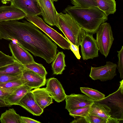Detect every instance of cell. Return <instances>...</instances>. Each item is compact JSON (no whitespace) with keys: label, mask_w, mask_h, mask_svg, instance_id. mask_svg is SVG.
Wrapping results in <instances>:
<instances>
[{"label":"cell","mask_w":123,"mask_h":123,"mask_svg":"<svg viewBox=\"0 0 123 123\" xmlns=\"http://www.w3.org/2000/svg\"><path fill=\"white\" fill-rule=\"evenodd\" d=\"M38 28L25 21L3 22L0 23V40L14 41L35 56L43 58L50 64L57 54V46Z\"/></svg>","instance_id":"6da1fadb"},{"label":"cell","mask_w":123,"mask_h":123,"mask_svg":"<svg viewBox=\"0 0 123 123\" xmlns=\"http://www.w3.org/2000/svg\"><path fill=\"white\" fill-rule=\"evenodd\" d=\"M86 33L94 34L100 26L108 20V16L98 7H79L68 6L65 9Z\"/></svg>","instance_id":"7a4b0ae2"},{"label":"cell","mask_w":123,"mask_h":123,"mask_svg":"<svg viewBox=\"0 0 123 123\" xmlns=\"http://www.w3.org/2000/svg\"><path fill=\"white\" fill-rule=\"evenodd\" d=\"M56 27L63 33L67 40L79 47L85 31L68 13H58Z\"/></svg>","instance_id":"3957f363"},{"label":"cell","mask_w":123,"mask_h":123,"mask_svg":"<svg viewBox=\"0 0 123 123\" xmlns=\"http://www.w3.org/2000/svg\"><path fill=\"white\" fill-rule=\"evenodd\" d=\"M122 80L118 90L106 98L94 102L106 105L110 109V117L120 121L123 120V88Z\"/></svg>","instance_id":"277c9868"},{"label":"cell","mask_w":123,"mask_h":123,"mask_svg":"<svg viewBox=\"0 0 123 123\" xmlns=\"http://www.w3.org/2000/svg\"><path fill=\"white\" fill-rule=\"evenodd\" d=\"M25 18L43 31L60 47L64 49H70V44L68 40L61 34L47 25L38 15H26Z\"/></svg>","instance_id":"5b68a950"},{"label":"cell","mask_w":123,"mask_h":123,"mask_svg":"<svg viewBox=\"0 0 123 123\" xmlns=\"http://www.w3.org/2000/svg\"><path fill=\"white\" fill-rule=\"evenodd\" d=\"M96 33V41L99 50L106 58L114 40L110 25L107 22L102 24Z\"/></svg>","instance_id":"8992f818"},{"label":"cell","mask_w":123,"mask_h":123,"mask_svg":"<svg viewBox=\"0 0 123 123\" xmlns=\"http://www.w3.org/2000/svg\"><path fill=\"white\" fill-rule=\"evenodd\" d=\"M117 65L110 62H107L105 65L98 67L91 66L89 77L95 80H97L102 81L112 79L116 75Z\"/></svg>","instance_id":"52a82bcc"},{"label":"cell","mask_w":123,"mask_h":123,"mask_svg":"<svg viewBox=\"0 0 123 123\" xmlns=\"http://www.w3.org/2000/svg\"><path fill=\"white\" fill-rule=\"evenodd\" d=\"M93 35L86 33L83 36L80 45L83 60L93 59L98 56L99 49Z\"/></svg>","instance_id":"ba28073f"},{"label":"cell","mask_w":123,"mask_h":123,"mask_svg":"<svg viewBox=\"0 0 123 123\" xmlns=\"http://www.w3.org/2000/svg\"><path fill=\"white\" fill-rule=\"evenodd\" d=\"M41 11V15L45 22L51 26L57 24L58 12L52 0H38Z\"/></svg>","instance_id":"9c48e42d"},{"label":"cell","mask_w":123,"mask_h":123,"mask_svg":"<svg viewBox=\"0 0 123 123\" xmlns=\"http://www.w3.org/2000/svg\"><path fill=\"white\" fill-rule=\"evenodd\" d=\"M12 56L15 60L24 65L35 62L32 56L24 48L14 41L9 44Z\"/></svg>","instance_id":"30bf717a"},{"label":"cell","mask_w":123,"mask_h":123,"mask_svg":"<svg viewBox=\"0 0 123 123\" xmlns=\"http://www.w3.org/2000/svg\"><path fill=\"white\" fill-rule=\"evenodd\" d=\"M11 5L20 9L30 16L41 15V11L37 0H11Z\"/></svg>","instance_id":"8fae6325"},{"label":"cell","mask_w":123,"mask_h":123,"mask_svg":"<svg viewBox=\"0 0 123 123\" xmlns=\"http://www.w3.org/2000/svg\"><path fill=\"white\" fill-rule=\"evenodd\" d=\"M65 100V108L68 111L91 105L94 102V101L91 100L86 95L80 94L73 93L67 95Z\"/></svg>","instance_id":"7c38bea8"},{"label":"cell","mask_w":123,"mask_h":123,"mask_svg":"<svg viewBox=\"0 0 123 123\" xmlns=\"http://www.w3.org/2000/svg\"><path fill=\"white\" fill-rule=\"evenodd\" d=\"M46 89L52 98L58 103L65 99L66 95L63 87L57 79L51 78L46 80Z\"/></svg>","instance_id":"4fadbf2b"},{"label":"cell","mask_w":123,"mask_h":123,"mask_svg":"<svg viewBox=\"0 0 123 123\" xmlns=\"http://www.w3.org/2000/svg\"><path fill=\"white\" fill-rule=\"evenodd\" d=\"M26 16L25 14L22 10L11 5L0 6V23L22 19L25 18Z\"/></svg>","instance_id":"5bb4252c"},{"label":"cell","mask_w":123,"mask_h":123,"mask_svg":"<svg viewBox=\"0 0 123 123\" xmlns=\"http://www.w3.org/2000/svg\"><path fill=\"white\" fill-rule=\"evenodd\" d=\"M21 79L24 85L33 89L40 88L46 84V78L43 77L30 70L25 69L23 71Z\"/></svg>","instance_id":"9a60e30c"},{"label":"cell","mask_w":123,"mask_h":123,"mask_svg":"<svg viewBox=\"0 0 123 123\" xmlns=\"http://www.w3.org/2000/svg\"><path fill=\"white\" fill-rule=\"evenodd\" d=\"M34 115L40 116L43 112L36 102L32 93L30 91L27 93L18 104Z\"/></svg>","instance_id":"2e32d148"},{"label":"cell","mask_w":123,"mask_h":123,"mask_svg":"<svg viewBox=\"0 0 123 123\" xmlns=\"http://www.w3.org/2000/svg\"><path fill=\"white\" fill-rule=\"evenodd\" d=\"M110 109L106 105L94 102L90 106L89 114L94 115L108 120V123H119L118 121L111 117Z\"/></svg>","instance_id":"e0dca14e"},{"label":"cell","mask_w":123,"mask_h":123,"mask_svg":"<svg viewBox=\"0 0 123 123\" xmlns=\"http://www.w3.org/2000/svg\"><path fill=\"white\" fill-rule=\"evenodd\" d=\"M31 91L37 103L43 110L53 103L51 96L46 88H38Z\"/></svg>","instance_id":"ac0fdd59"},{"label":"cell","mask_w":123,"mask_h":123,"mask_svg":"<svg viewBox=\"0 0 123 123\" xmlns=\"http://www.w3.org/2000/svg\"><path fill=\"white\" fill-rule=\"evenodd\" d=\"M32 89L24 85L21 86L10 94L5 100L11 106L18 105L23 97Z\"/></svg>","instance_id":"d6986e66"},{"label":"cell","mask_w":123,"mask_h":123,"mask_svg":"<svg viewBox=\"0 0 123 123\" xmlns=\"http://www.w3.org/2000/svg\"><path fill=\"white\" fill-rule=\"evenodd\" d=\"M25 69L24 65L18 61L0 67V75H15L22 73Z\"/></svg>","instance_id":"ffe728a7"},{"label":"cell","mask_w":123,"mask_h":123,"mask_svg":"<svg viewBox=\"0 0 123 123\" xmlns=\"http://www.w3.org/2000/svg\"><path fill=\"white\" fill-rule=\"evenodd\" d=\"M65 57V55L63 52H59L56 54L51 65L54 74L57 75L62 74L66 66Z\"/></svg>","instance_id":"44dd1931"},{"label":"cell","mask_w":123,"mask_h":123,"mask_svg":"<svg viewBox=\"0 0 123 123\" xmlns=\"http://www.w3.org/2000/svg\"><path fill=\"white\" fill-rule=\"evenodd\" d=\"M98 7L107 16L114 14L116 11L115 0H94Z\"/></svg>","instance_id":"7402d4cb"},{"label":"cell","mask_w":123,"mask_h":123,"mask_svg":"<svg viewBox=\"0 0 123 123\" xmlns=\"http://www.w3.org/2000/svg\"><path fill=\"white\" fill-rule=\"evenodd\" d=\"M21 116L13 108H10L2 113L0 118L2 123H20Z\"/></svg>","instance_id":"603a6c76"},{"label":"cell","mask_w":123,"mask_h":123,"mask_svg":"<svg viewBox=\"0 0 123 123\" xmlns=\"http://www.w3.org/2000/svg\"><path fill=\"white\" fill-rule=\"evenodd\" d=\"M81 92L86 95L91 100H98L105 97V95L97 90L87 87H80Z\"/></svg>","instance_id":"cb8c5ba5"},{"label":"cell","mask_w":123,"mask_h":123,"mask_svg":"<svg viewBox=\"0 0 123 123\" xmlns=\"http://www.w3.org/2000/svg\"><path fill=\"white\" fill-rule=\"evenodd\" d=\"M24 66L25 69L31 71L43 77L46 78L47 72L42 64L35 62Z\"/></svg>","instance_id":"d4e9b609"},{"label":"cell","mask_w":123,"mask_h":123,"mask_svg":"<svg viewBox=\"0 0 123 123\" xmlns=\"http://www.w3.org/2000/svg\"><path fill=\"white\" fill-rule=\"evenodd\" d=\"M72 3L74 6L79 7H87L97 6L94 0H71Z\"/></svg>","instance_id":"484cf974"},{"label":"cell","mask_w":123,"mask_h":123,"mask_svg":"<svg viewBox=\"0 0 123 123\" xmlns=\"http://www.w3.org/2000/svg\"><path fill=\"white\" fill-rule=\"evenodd\" d=\"M90 106L70 110L68 111L69 115L74 117L80 116L85 117L89 114Z\"/></svg>","instance_id":"4316f807"},{"label":"cell","mask_w":123,"mask_h":123,"mask_svg":"<svg viewBox=\"0 0 123 123\" xmlns=\"http://www.w3.org/2000/svg\"><path fill=\"white\" fill-rule=\"evenodd\" d=\"M23 80L20 79L0 83V88L6 89L13 88L24 85Z\"/></svg>","instance_id":"83f0119b"},{"label":"cell","mask_w":123,"mask_h":123,"mask_svg":"<svg viewBox=\"0 0 123 123\" xmlns=\"http://www.w3.org/2000/svg\"><path fill=\"white\" fill-rule=\"evenodd\" d=\"M16 61L12 56L6 55L0 51V67L12 64Z\"/></svg>","instance_id":"f1b7e54d"},{"label":"cell","mask_w":123,"mask_h":123,"mask_svg":"<svg viewBox=\"0 0 123 123\" xmlns=\"http://www.w3.org/2000/svg\"><path fill=\"white\" fill-rule=\"evenodd\" d=\"M85 117L87 123H108V122L106 119L89 114Z\"/></svg>","instance_id":"f546056e"},{"label":"cell","mask_w":123,"mask_h":123,"mask_svg":"<svg viewBox=\"0 0 123 123\" xmlns=\"http://www.w3.org/2000/svg\"><path fill=\"white\" fill-rule=\"evenodd\" d=\"M117 56L118 58V61L117 62V68L120 74V78H123V46H122L120 50L117 51Z\"/></svg>","instance_id":"4dcf8cb0"},{"label":"cell","mask_w":123,"mask_h":123,"mask_svg":"<svg viewBox=\"0 0 123 123\" xmlns=\"http://www.w3.org/2000/svg\"><path fill=\"white\" fill-rule=\"evenodd\" d=\"M22 73L15 75H0V83L20 79Z\"/></svg>","instance_id":"1f68e13d"},{"label":"cell","mask_w":123,"mask_h":123,"mask_svg":"<svg viewBox=\"0 0 123 123\" xmlns=\"http://www.w3.org/2000/svg\"><path fill=\"white\" fill-rule=\"evenodd\" d=\"M18 87L9 89L0 88V98L6 100V99Z\"/></svg>","instance_id":"d6a6232c"},{"label":"cell","mask_w":123,"mask_h":123,"mask_svg":"<svg viewBox=\"0 0 123 123\" xmlns=\"http://www.w3.org/2000/svg\"><path fill=\"white\" fill-rule=\"evenodd\" d=\"M68 40L70 44V49L73 52L77 58L78 59H80L81 56L79 53V47L74 44L69 40Z\"/></svg>","instance_id":"836d02e7"},{"label":"cell","mask_w":123,"mask_h":123,"mask_svg":"<svg viewBox=\"0 0 123 123\" xmlns=\"http://www.w3.org/2000/svg\"><path fill=\"white\" fill-rule=\"evenodd\" d=\"M20 123H41V122L28 117L21 116Z\"/></svg>","instance_id":"e575fe53"},{"label":"cell","mask_w":123,"mask_h":123,"mask_svg":"<svg viewBox=\"0 0 123 123\" xmlns=\"http://www.w3.org/2000/svg\"><path fill=\"white\" fill-rule=\"evenodd\" d=\"M73 117L74 119L71 123H87L85 117L80 116H75Z\"/></svg>","instance_id":"d590c367"},{"label":"cell","mask_w":123,"mask_h":123,"mask_svg":"<svg viewBox=\"0 0 123 123\" xmlns=\"http://www.w3.org/2000/svg\"><path fill=\"white\" fill-rule=\"evenodd\" d=\"M10 106L7 101L0 98V107Z\"/></svg>","instance_id":"8d00e7d4"},{"label":"cell","mask_w":123,"mask_h":123,"mask_svg":"<svg viewBox=\"0 0 123 123\" xmlns=\"http://www.w3.org/2000/svg\"><path fill=\"white\" fill-rule=\"evenodd\" d=\"M1 2L3 4H6L8 3L9 1H10L11 0H1Z\"/></svg>","instance_id":"74e56055"},{"label":"cell","mask_w":123,"mask_h":123,"mask_svg":"<svg viewBox=\"0 0 123 123\" xmlns=\"http://www.w3.org/2000/svg\"><path fill=\"white\" fill-rule=\"evenodd\" d=\"M52 0L53 2H54V1H55V2L57 1L58 0Z\"/></svg>","instance_id":"f35d334b"},{"label":"cell","mask_w":123,"mask_h":123,"mask_svg":"<svg viewBox=\"0 0 123 123\" xmlns=\"http://www.w3.org/2000/svg\"></svg>","instance_id":"ab89813d"}]
</instances>
